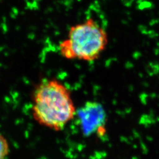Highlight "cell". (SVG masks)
I'll return each instance as SVG.
<instances>
[{"label":"cell","mask_w":159,"mask_h":159,"mask_svg":"<svg viewBox=\"0 0 159 159\" xmlns=\"http://www.w3.org/2000/svg\"><path fill=\"white\" fill-rule=\"evenodd\" d=\"M32 111L40 125L56 131L74 119L77 110L68 88L55 79L42 80L33 96Z\"/></svg>","instance_id":"6da1fadb"},{"label":"cell","mask_w":159,"mask_h":159,"mask_svg":"<svg viewBox=\"0 0 159 159\" xmlns=\"http://www.w3.org/2000/svg\"><path fill=\"white\" fill-rule=\"evenodd\" d=\"M107 31L93 18L71 26L67 37L59 44L61 56L68 60L94 61L108 44Z\"/></svg>","instance_id":"7a4b0ae2"},{"label":"cell","mask_w":159,"mask_h":159,"mask_svg":"<svg viewBox=\"0 0 159 159\" xmlns=\"http://www.w3.org/2000/svg\"><path fill=\"white\" fill-rule=\"evenodd\" d=\"M76 116L85 136L97 134L102 136L106 133L107 114L101 103L96 101L86 102L77 110Z\"/></svg>","instance_id":"3957f363"},{"label":"cell","mask_w":159,"mask_h":159,"mask_svg":"<svg viewBox=\"0 0 159 159\" xmlns=\"http://www.w3.org/2000/svg\"><path fill=\"white\" fill-rule=\"evenodd\" d=\"M9 144L6 137L0 133V159H6L9 153Z\"/></svg>","instance_id":"277c9868"}]
</instances>
